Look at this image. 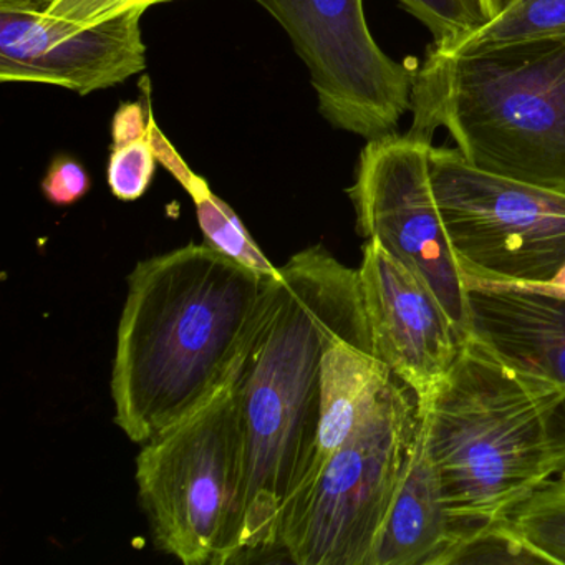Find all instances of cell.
Instances as JSON below:
<instances>
[{
	"mask_svg": "<svg viewBox=\"0 0 565 565\" xmlns=\"http://www.w3.org/2000/svg\"><path fill=\"white\" fill-rule=\"evenodd\" d=\"M418 406L452 544L511 518L565 471V383L508 359L475 332Z\"/></svg>",
	"mask_w": 565,
	"mask_h": 565,
	"instance_id": "cell-3",
	"label": "cell"
},
{
	"mask_svg": "<svg viewBox=\"0 0 565 565\" xmlns=\"http://www.w3.org/2000/svg\"><path fill=\"white\" fill-rule=\"evenodd\" d=\"M431 183L462 279L539 282L565 266V194L431 148Z\"/></svg>",
	"mask_w": 565,
	"mask_h": 565,
	"instance_id": "cell-7",
	"label": "cell"
},
{
	"mask_svg": "<svg viewBox=\"0 0 565 565\" xmlns=\"http://www.w3.org/2000/svg\"><path fill=\"white\" fill-rule=\"evenodd\" d=\"M246 355L203 406L143 443L137 458L154 547L186 565L226 561L243 472L237 386Z\"/></svg>",
	"mask_w": 565,
	"mask_h": 565,
	"instance_id": "cell-6",
	"label": "cell"
},
{
	"mask_svg": "<svg viewBox=\"0 0 565 565\" xmlns=\"http://www.w3.org/2000/svg\"><path fill=\"white\" fill-rule=\"evenodd\" d=\"M481 2L482 6H484V11L486 14H488L489 21H491L492 18H495V15H498L499 12H501L502 9L511 2V0H481Z\"/></svg>",
	"mask_w": 565,
	"mask_h": 565,
	"instance_id": "cell-26",
	"label": "cell"
},
{
	"mask_svg": "<svg viewBox=\"0 0 565 565\" xmlns=\"http://www.w3.org/2000/svg\"><path fill=\"white\" fill-rule=\"evenodd\" d=\"M455 541L438 472L419 433L408 475L380 531L369 565H438Z\"/></svg>",
	"mask_w": 565,
	"mask_h": 565,
	"instance_id": "cell-13",
	"label": "cell"
},
{
	"mask_svg": "<svg viewBox=\"0 0 565 565\" xmlns=\"http://www.w3.org/2000/svg\"><path fill=\"white\" fill-rule=\"evenodd\" d=\"M150 107L145 108L138 102H128L118 107L111 124L114 147L131 143L150 134Z\"/></svg>",
	"mask_w": 565,
	"mask_h": 565,
	"instance_id": "cell-23",
	"label": "cell"
},
{
	"mask_svg": "<svg viewBox=\"0 0 565 565\" xmlns=\"http://www.w3.org/2000/svg\"><path fill=\"white\" fill-rule=\"evenodd\" d=\"M419 433L418 399L393 376L347 441L290 495L276 547L297 565H369Z\"/></svg>",
	"mask_w": 565,
	"mask_h": 565,
	"instance_id": "cell-5",
	"label": "cell"
},
{
	"mask_svg": "<svg viewBox=\"0 0 565 565\" xmlns=\"http://www.w3.org/2000/svg\"><path fill=\"white\" fill-rule=\"evenodd\" d=\"M459 564H551L511 519L484 525L459 537L439 558L438 565Z\"/></svg>",
	"mask_w": 565,
	"mask_h": 565,
	"instance_id": "cell-17",
	"label": "cell"
},
{
	"mask_svg": "<svg viewBox=\"0 0 565 565\" xmlns=\"http://www.w3.org/2000/svg\"><path fill=\"white\" fill-rule=\"evenodd\" d=\"M373 353L426 402L445 379L466 335L438 297L382 244L366 239L359 267Z\"/></svg>",
	"mask_w": 565,
	"mask_h": 565,
	"instance_id": "cell-11",
	"label": "cell"
},
{
	"mask_svg": "<svg viewBox=\"0 0 565 565\" xmlns=\"http://www.w3.org/2000/svg\"><path fill=\"white\" fill-rule=\"evenodd\" d=\"M41 190L45 200L54 206H74L92 190L90 174L81 161L61 154L49 164Z\"/></svg>",
	"mask_w": 565,
	"mask_h": 565,
	"instance_id": "cell-22",
	"label": "cell"
},
{
	"mask_svg": "<svg viewBox=\"0 0 565 565\" xmlns=\"http://www.w3.org/2000/svg\"><path fill=\"white\" fill-rule=\"evenodd\" d=\"M188 194L193 198L196 206L198 223L203 231L204 244L260 276H279V267L273 266L253 236L247 233L233 207L216 196L203 178H200Z\"/></svg>",
	"mask_w": 565,
	"mask_h": 565,
	"instance_id": "cell-16",
	"label": "cell"
},
{
	"mask_svg": "<svg viewBox=\"0 0 565 565\" xmlns=\"http://www.w3.org/2000/svg\"><path fill=\"white\" fill-rule=\"evenodd\" d=\"M54 0H0V11L34 12L45 14Z\"/></svg>",
	"mask_w": 565,
	"mask_h": 565,
	"instance_id": "cell-25",
	"label": "cell"
},
{
	"mask_svg": "<svg viewBox=\"0 0 565 565\" xmlns=\"http://www.w3.org/2000/svg\"><path fill=\"white\" fill-rule=\"evenodd\" d=\"M431 32L433 47L451 51L458 42L489 22L481 0H398Z\"/></svg>",
	"mask_w": 565,
	"mask_h": 565,
	"instance_id": "cell-19",
	"label": "cell"
},
{
	"mask_svg": "<svg viewBox=\"0 0 565 565\" xmlns=\"http://www.w3.org/2000/svg\"><path fill=\"white\" fill-rule=\"evenodd\" d=\"M339 335L372 342L359 269L323 246L307 247L279 267L241 370L243 472L224 564L276 547L316 445L323 352Z\"/></svg>",
	"mask_w": 565,
	"mask_h": 565,
	"instance_id": "cell-1",
	"label": "cell"
},
{
	"mask_svg": "<svg viewBox=\"0 0 565 565\" xmlns=\"http://www.w3.org/2000/svg\"><path fill=\"white\" fill-rule=\"evenodd\" d=\"M277 279L207 244L138 263L117 330L115 425L143 445L203 406L249 349Z\"/></svg>",
	"mask_w": 565,
	"mask_h": 565,
	"instance_id": "cell-2",
	"label": "cell"
},
{
	"mask_svg": "<svg viewBox=\"0 0 565 565\" xmlns=\"http://www.w3.org/2000/svg\"><path fill=\"white\" fill-rule=\"evenodd\" d=\"M465 282H481V280H465ZM499 284V286L518 287V289L531 290V292L547 294V296L561 297L565 299V266L547 280L539 282H488Z\"/></svg>",
	"mask_w": 565,
	"mask_h": 565,
	"instance_id": "cell-24",
	"label": "cell"
},
{
	"mask_svg": "<svg viewBox=\"0 0 565 565\" xmlns=\"http://www.w3.org/2000/svg\"><path fill=\"white\" fill-rule=\"evenodd\" d=\"M392 380V370L373 353L369 340L349 335L330 340L322 356L319 429L302 479L347 441Z\"/></svg>",
	"mask_w": 565,
	"mask_h": 565,
	"instance_id": "cell-14",
	"label": "cell"
},
{
	"mask_svg": "<svg viewBox=\"0 0 565 565\" xmlns=\"http://www.w3.org/2000/svg\"><path fill=\"white\" fill-rule=\"evenodd\" d=\"M431 148V140L408 131L369 140L347 193L356 233L382 244L422 277L468 335L469 292L433 191Z\"/></svg>",
	"mask_w": 565,
	"mask_h": 565,
	"instance_id": "cell-9",
	"label": "cell"
},
{
	"mask_svg": "<svg viewBox=\"0 0 565 565\" xmlns=\"http://www.w3.org/2000/svg\"><path fill=\"white\" fill-rule=\"evenodd\" d=\"M173 0H54L45 14L77 25H94L128 11H148Z\"/></svg>",
	"mask_w": 565,
	"mask_h": 565,
	"instance_id": "cell-21",
	"label": "cell"
},
{
	"mask_svg": "<svg viewBox=\"0 0 565 565\" xmlns=\"http://www.w3.org/2000/svg\"><path fill=\"white\" fill-rule=\"evenodd\" d=\"M408 134L443 128L479 170L565 194V35L455 54L415 71Z\"/></svg>",
	"mask_w": 565,
	"mask_h": 565,
	"instance_id": "cell-4",
	"label": "cell"
},
{
	"mask_svg": "<svg viewBox=\"0 0 565 565\" xmlns=\"http://www.w3.org/2000/svg\"><path fill=\"white\" fill-rule=\"evenodd\" d=\"M554 35H565V0H511L495 18L443 52L468 54Z\"/></svg>",
	"mask_w": 565,
	"mask_h": 565,
	"instance_id": "cell-15",
	"label": "cell"
},
{
	"mask_svg": "<svg viewBox=\"0 0 565 565\" xmlns=\"http://www.w3.org/2000/svg\"><path fill=\"white\" fill-rule=\"evenodd\" d=\"M465 284L471 332L508 359L565 383V299L499 284Z\"/></svg>",
	"mask_w": 565,
	"mask_h": 565,
	"instance_id": "cell-12",
	"label": "cell"
},
{
	"mask_svg": "<svg viewBox=\"0 0 565 565\" xmlns=\"http://www.w3.org/2000/svg\"><path fill=\"white\" fill-rule=\"evenodd\" d=\"M157 154L148 137L111 148L107 180L120 201H137L147 193L157 170Z\"/></svg>",
	"mask_w": 565,
	"mask_h": 565,
	"instance_id": "cell-20",
	"label": "cell"
},
{
	"mask_svg": "<svg viewBox=\"0 0 565 565\" xmlns=\"http://www.w3.org/2000/svg\"><path fill=\"white\" fill-rule=\"evenodd\" d=\"M509 519L551 564L565 565V481L545 482Z\"/></svg>",
	"mask_w": 565,
	"mask_h": 565,
	"instance_id": "cell-18",
	"label": "cell"
},
{
	"mask_svg": "<svg viewBox=\"0 0 565 565\" xmlns=\"http://www.w3.org/2000/svg\"><path fill=\"white\" fill-rule=\"evenodd\" d=\"M141 11L77 25L47 14L0 11V82L81 95L125 84L147 68Z\"/></svg>",
	"mask_w": 565,
	"mask_h": 565,
	"instance_id": "cell-10",
	"label": "cell"
},
{
	"mask_svg": "<svg viewBox=\"0 0 565 565\" xmlns=\"http://www.w3.org/2000/svg\"><path fill=\"white\" fill-rule=\"evenodd\" d=\"M309 68L319 111L365 140L396 134L412 111L415 71L393 61L366 24L363 0H254Z\"/></svg>",
	"mask_w": 565,
	"mask_h": 565,
	"instance_id": "cell-8",
	"label": "cell"
},
{
	"mask_svg": "<svg viewBox=\"0 0 565 565\" xmlns=\"http://www.w3.org/2000/svg\"><path fill=\"white\" fill-rule=\"evenodd\" d=\"M561 479H562V481H565V471L562 472V478Z\"/></svg>",
	"mask_w": 565,
	"mask_h": 565,
	"instance_id": "cell-27",
	"label": "cell"
}]
</instances>
